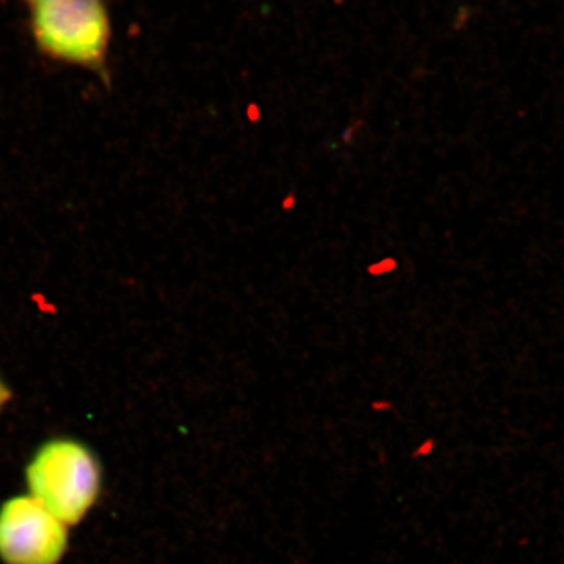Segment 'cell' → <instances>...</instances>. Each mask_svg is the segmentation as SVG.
<instances>
[{
    "instance_id": "cell-4",
    "label": "cell",
    "mask_w": 564,
    "mask_h": 564,
    "mask_svg": "<svg viewBox=\"0 0 564 564\" xmlns=\"http://www.w3.org/2000/svg\"><path fill=\"white\" fill-rule=\"evenodd\" d=\"M11 397H13V393H11L9 384L0 377V413H2L7 404L11 402Z\"/></svg>"
},
{
    "instance_id": "cell-3",
    "label": "cell",
    "mask_w": 564,
    "mask_h": 564,
    "mask_svg": "<svg viewBox=\"0 0 564 564\" xmlns=\"http://www.w3.org/2000/svg\"><path fill=\"white\" fill-rule=\"evenodd\" d=\"M68 547L69 527L29 494L0 505L3 564H61Z\"/></svg>"
},
{
    "instance_id": "cell-1",
    "label": "cell",
    "mask_w": 564,
    "mask_h": 564,
    "mask_svg": "<svg viewBox=\"0 0 564 564\" xmlns=\"http://www.w3.org/2000/svg\"><path fill=\"white\" fill-rule=\"evenodd\" d=\"M25 7L41 55L110 84L111 21L104 0H25Z\"/></svg>"
},
{
    "instance_id": "cell-2",
    "label": "cell",
    "mask_w": 564,
    "mask_h": 564,
    "mask_svg": "<svg viewBox=\"0 0 564 564\" xmlns=\"http://www.w3.org/2000/svg\"><path fill=\"white\" fill-rule=\"evenodd\" d=\"M29 496L68 527L79 525L102 494V466L91 447L74 437H52L25 466Z\"/></svg>"
}]
</instances>
